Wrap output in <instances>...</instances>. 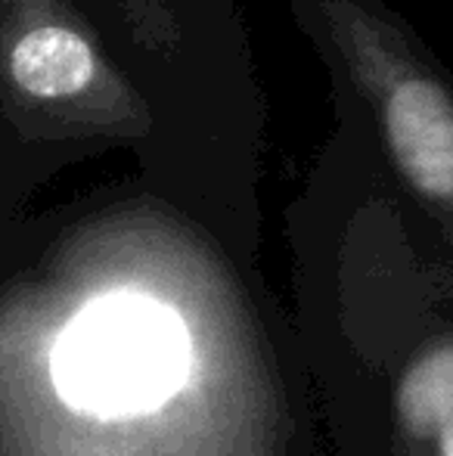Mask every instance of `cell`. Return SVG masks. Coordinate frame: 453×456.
Wrapping results in <instances>:
<instances>
[{"mask_svg": "<svg viewBox=\"0 0 453 456\" xmlns=\"http://www.w3.org/2000/svg\"><path fill=\"white\" fill-rule=\"evenodd\" d=\"M0 112L28 140H140L152 109L72 0H0Z\"/></svg>", "mask_w": 453, "mask_h": 456, "instance_id": "7a4b0ae2", "label": "cell"}, {"mask_svg": "<svg viewBox=\"0 0 453 456\" xmlns=\"http://www.w3.org/2000/svg\"><path fill=\"white\" fill-rule=\"evenodd\" d=\"M190 361V332L168 305L112 292L69 320L50 354V379L78 413L127 419L171 401Z\"/></svg>", "mask_w": 453, "mask_h": 456, "instance_id": "3957f363", "label": "cell"}, {"mask_svg": "<svg viewBox=\"0 0 453 456\" xmlns=\"http://www.w3.org/2000/svg\"><path fill=\"white\" fill-rule=\"evenodd\" d=\"M435 444H438V456H453V422H448V426L435 435Z\"/></svg>", "mask_w": 453, "mask_h": 456, "instance_id": "8992f818", "label": "cell"}, {"mask_svg": "<svg viewBox=\"0 0 453 456\" xmlns=\"http://www.w3.org/2000/svg\"><path fill=\"white\" fill-rule=\"evenodd\" d=\"M388 181L453 240V72L385 0H289Z\"/></svg>", "mask_w": 453, "mask_h": 456, "instance_id": "6da1fadb", "label": "cell"}, {"mask_svg": "<svg viewBox=\"0 0 453 456\" xmlns=\"http://www.w3.org/2000/svg\"><path fill=\"white\" fill-rule=\"evenodd\" d=\"M398 419L413 438H435L453 422V338L423 351L404 370L394 395Z\"/></svg>", "mask_w": 453, "mask_h": 456, "instance_id": "277c9868", "label": "cell"}, {"mask_svg": "<svg viewBox=\"0 0 453 456\" xmlns=\"http://www.w3.org/2000/svg\"><path fill=\"white\" fill-rule=\"evenodd\" d=\"M125 22L133 37L152 50H168L174 44V12L171 0H125Z\"/></svg>", "mask_w": 453, "mask_h": 456, "instance_id": "5b68a950", "label": "cell"}]
</instances>
